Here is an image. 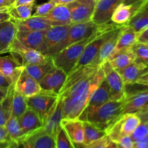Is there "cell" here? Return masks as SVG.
<instances>
[{"label": "cell", "instance_id": "6da1fadb", "mask_svg": "<svg viewBox=\"0 0 148 148\" xmlns=\"http://www.w3.org/2000/svg\"><path fill=\"white\" fill-rule=\"evenodd\" d=\"M105 79L101 65L94 72L59 93L63 103L64 119H79L94 91Z\"/></svg>", "mask_w": 148, "mask_h": 148}, {"label": "cell", "instance_id": "7a4b0ae2", "mask_svg": "<svg viewBox=\"0 0 148 148\" xmlns=\"http://www.w3.org/2000/svg\"><path fill=\"white\" fill-rule=\"evenodd\" d=\"M124 102L125 99L121 101L110 100L98 108L81 116L79 119L82 121H89L106 132L123 115Z\"/></svg>", "mask_w": 148, "mask_h": 148}, {"label": "cell", "instance_id": "3957f363", "mask_svg": "<svg viewBox=\"0 0 148 148\" xmlns=\"http://www.w3.org/2000/svg\"><path fill=\"white\" fill-rule=\"evenodd\" d=\"M101 34L102 33L95 34L88 38L69 45L62 51L53 56L52 62L55 67L62 69L68 75L77 64L87 45Z\"/></svg>", "mask_w": 148, "mask_h": 148}, {"label": "cell", "instance_id": "277c9868", "mask_svg": "<svg viewBox=\"0 0 148 148\" xmlns=\"http://www.w3.org/2000/svg\"><path fill=\"white\" fill-rule=\"evenodd\" d=\"M120 25L110 22L105 24L98 25L93 22L73 23L70 25L68 33V44L71 45L78 41L88 38L95 34L103 33L119 27Z\"/></svg>", "mask_w": 148, "mask_h": 148}, {"label": "cell", "instance_id": "5b68a950", "mask_svg": "<svg viewBox=\"0 0 148 148\" xmlns=\"http://www.w3.org/2000/svg\"><path fill=\"white\" fill-rule=\"evenodd\" d=\"M71 25L53 26L46 30L41 53L53 57L69 46L68 33Z\"/></svg>", "mask_w": 148, "mask_h": 148}, {"label": "cell", "instance_id": "8992f818", "mask_svg": "<svg viewBox=\"0 0 148 148\" xmlns=\"http://www.w3.org/2000/svg\"><path fill=\"white\" fill-rule=\"evenodd\" d=\"M141 123V119L137 113L123 114L114 124L106 130V133L110 140L116 143L124 136H131Z\"/></svg>", "mask_w": 148, "mask_h": 148}, {"label": "cell", "instance_id": "52a82bcc", "mask_svg": "<svg viewBox=\"0 0 148 148\" xmlns=\"http://www.w3.org/2000/svg\"><path fill=\"white\" fill-rule=\"evenodd\" d=\"M105 79H106L110 89V100L121 101L127 96L126 85L118 71L116 70L108 60L101 64Z\"/></svg>", "mask_w": 148, "mask_h": 148}, {"label": "cell", "instance_id": "ba28073f", "mask_svg": "<svg viewBox=\"0 0 148 148\" xmlns=\"http://www.w3.org/2000/svg\"><path fill=\"white\" fill-rule=\"evenodd\" d=\"M59 95L57 94L42 90L37 95L27 98V106L28 108L37 113L43 124L56 104Z\"/></svg>", "mask_w": 148, "mask_h": 148}, {"label": "cell", "instance_id": "9c48e42d", "mask_svg": "<svg viewBox=\"0 0 148 148\" xmlns=\"http://www.w3.org/2000/svg\"><path fill=\"white\" fill-rule=\"evenodd\" d=\"M10 53L17 59L20 58L23 66L44 64L51 59V56H46L36 49L24 46L17 38L13 42Z\"/></svg>", "mask_w": 148, "mask_h": 148}, {"label": "cell", "instance_id": "30bf717a", "mask_svg": "<svg viewBox=\"0 0 148 148\" xmlns=\"http://www.w3.org/2000/svg\"><path fill=\"white\" fill-rule=\"evenodd\" d=\"M115 30L116 29L110 30V31L105 32L100 36H97L92 41L90 42L85 47L83 53L81 55L79 61L75 66V67L73 68V69L80 67L82 66L90 64L92 63L99 64L98 63V54H99L100 49H101V46L103 44L104 42L106 41V40L108 39L114 33Z\"/></svg>", "mask_w": 148, "mask_h": 148}, {"label": "cell", "instance_id": "8fae6325", "mask_svg": "<svg viewBox=\"0 0 148 148\" xmlns=\"http://www.w3.org/2000/svg\"><path fill=\"white\" fill-rule=\"evenodd\" d=\"M95 4V0H75L66 4L70 10L72 24L90 21Z\"/></svg>", "mask_w": 148, "mask_h": 148}, {"label": "cell", "instance_id": "7c38bea8", "mask_svg": "<svg viewBox=\"0 0 148 148\" xmlns=\"http://www.w3.org/2000/svg\"><path fill=\"white\" fill-rule=\"evenodd\" d=\"M67 74L59 68L54 67L40 80L39 84L43 90L59 95L66 81Z\"/></svg>", "mask_w": 148, "mask_h": 148}, {"label": "cell", "instance_id": "4fadbf2b", "mask_svg": "<svg viewBox=\"0 0 148 148\" xmlns=\"http://www.w3.org/2000/svg\"><path fill=\"white\" fill-rule=\"evenodd\" d=\"M123 0H99L95 4L91 21L98 25L110 23L113 12Z\"/></svg>", "mask_w": 148, "mask_h": 148}, {"label": "cell", "instance_id": "5bb4252c", "mask_svg": "<svg viewBox=\"0 0 148 148\" xmlns=\"http://www.w3.org/2000/svg\"><path fill=\"white\" fill-rule=\"evenodd\" d=\"M61 127L64 130L75 148L84 145L83 121L79 119H63Z\"/></svg>", "mask_w": 148, "mask_h": 148}, {"label": "cell", "instance_id": "9a60e30c", "mask_svg": "<svg viewBox=\"0 0 148 148\" xmlns=\"http://www.w3.org/2000/svg\"><path fill=\"white\" fill-rule=\"evenodd\" d=\"M63 119V103L62 98L59 95L56 104L43 122V130L55 138L58 131L61 129V121Z\"/></svg>", "mask_w": 148, "mask_h": 148}, {"label": "cell", "instance_id": "2e32d148", "mask_svg": "<svg viewBox=\"0 0 148 148\" xmlns=\"http://www.w3.org/2000/svg\"><path fill=\"white\" fill-rule=\"evenodd\" d=\"M18 121L24 136L23 142L27 137L43 128L41 119L37 113L30 108H27L25 112L19 117Z\"/></svg>", "mask_w": 148, "mask_h": 148}, {"label": "cell", "instance_id": "e0dca14e", "mask_svg": "<svg viewBox=\"0 0 148 148\" xmlns=\"http://www.w3.org/2000/svg\"><path fill=\"white\" fill-rule=\"evenodd\" d=\"M15 88L26 98H29L41 92L42 89L37 80L32 77L23 67L15 82Z\"/></svg>", "mask_w": 148, "mask_h": 148}, {"label": "cell", "instance_id": "ac0fdd59", "mask_svg": "<svg viewBox=\"0 0 148 148\" xmlns=\"http://www.w3.org/2000/svg\"><path fill=\"white\" fill-rule=\"evenodd\" d=\"M17 33V27L12 20L0 23V55L10 52Z\"/></svg>", "mask_w": 148, "mask_h": 148}, {"label": "cell", "instance_id": "d6986e66", "mask_svg": "<svg viewBox=\"0 0 148 148\" xmlns=\"http://www.w3.org/2000/svg\"><path fill=\"white\" fill-rule=\"evenodd\" d=\"M23 148H54L55 138L42 128L27 137L22 144Z\"/></svg>", "mask_w": 148, "mask_h": 148}, {"label": "cell", "instance_id": "ffe728a7", "mask_svg": "<svg viewBox=\"0 0 148 148\" xmlns=\"http://www.w3.org/2000/svg\"><path fill=\"white\" fill-rule=\"evenodd\" d=\"M148 100V89L137 90L134 92H127L123 114L137 113L143 109Z\"/></svg>", "mask_w": 148, "mask_h": 148}, {"label": "cell", "instance_id": "44dd1931", "mask_svg": "<svg viewBox=\"0 0 148 148\" xmlns=\"http://www.w3.org/2000/svg\"><path fill=\"white\" fill-rule=\"evenodd\" d=\"M108 101H110V89L106 79H104L94 91L86 108L81 116L98 108Z\"/></svg>", "mask_w": 148, "mask_h": 148}, {"label": "cell", "instance_id": "7402d4cb", "mask_svg": "<svg viewBox=\"0 0 148 148\" xmlns=\"http://www.w3.org/2000/svg\"><path fill=\"white\" fill-rule=\"evenodd\" d=\"M23 67L21 62L13 55L11 56H0V72L13 82H16Z\"/></svg>", "mask_w": 148, "mask_h": 148}, {"label": "cell", "instance_id": "603a6c76", "mask_svg": "<svg viewBox=\"0 0 148 148\" xmlns=\"http://www.w3.org/2000/svg\"><path fill=\"white\" fill-rule=\"evenodd\" d=\"M43 17L49 22L52 27L72 24L70 10L66 4L56 5L49 14Z\"/></svg>", "mask_w": 148, "mask_h": 148}, {"label": "cell", "instance_id": "cb8c5ba5", "mask_svg": "<svg viewBox=\"0 0 148 148\" xmlns=\"http://www.w3.org/2000/svg\"><path fill=\"white\" fill-rule=\"evenodd\" d=\"M12 21L17 27V31H43L52 27L49 22L43 17L31 16L25 20Z\"/></svg>", "mask_w": 148, "mask_h": 148}, {"label": "cell", "instance_id": "d4e9b609", "mask_svg": "<svg viewBox=\"0 0 148 148\" xmlns=\"http://www.w3.org/2000/svg\"><path fill=\"white\" fill-rule=\"evenodd\" d=\"M46 30L43 31H17L16 38L24 46L41 52Z\"/></svg>", "mask_w": 148, "mask_h": 148}, {"label": "cell", "instance_id": "484cf974", "mask_svg": "<svg viewBox=\"0 0 148 148\" xmlns=\"http://www.w3.org/2000/svg\"><path fill=\"white\" fill-rule=\"evenodd\" d=\"M148 70V66L134 61V62L118 72L122 77L126 85L135 84L139 78Z\"/></svg>", "mask_w": 148, "mask_h": 148}, {"label": "cell", "instance_id": "4316f807", "mask_svg": "<svg viewBox=\"0 0 148 148\" xmlns=\"http://www.w3.org/2000/svg\"><path fill=\"white\" fill-rule=\"evenodd\" d=\"M137 36L138 34L131 27L125 25L120 33L116 46L111 56L121 51L126 50L132 47L137 42Z\"/></svg>", "mask_w": 148, "mask_h": 148}, {"label": "cell", "instance_id": "83f0119b", "mask_svg": "<svg viewBox=\"0 0 148 148\" xmlns=\"http://www.w3.org/2000/svg\"><path fill=\"white\" fill-rule=\"evenodd\" d=\"M108 61L116 70L119 71L127 67L134 62L135 61V55L132 49L130 48L113 55L108 59Z\"/></svg>", "mask_w": 148, "mask_h": 148}, {"label": "cell", "instance_id": "f1b7e54d", "mask_svg": "<svg viewBox=\"0 0 148 148\" xmlns=\"http://www.w3.org/2000/svg\"><path fill=\"white\" fill-rule=\"evenodd\" d=\"M124 25H121V27L116 29L114 30V33L108 39L106 40V41L104 42L103 44L101 46V49H100L99 54H98V63L101 65L104 62L108 60L110 56H111V55L112 54L113 51H114L116 46L120 33H121V30H122L123 27Z\"/></svg>", "mask_w": 148, "mask_h": 148}, {"label": "cell", "instance_id": "f546056e", "mask_svg": "<svg viewBox=\"0 0 148 148\" xmlns=\"http://www.w3.org/2000/svg\"><path fill=\"white\" fill-rule=\"evenodd\" d=\"M135 12L136 9L134 4L121 3L113 12L111 21L120 25H127Z\"/></svg>", "mask_w": 148, "mask_h": 148}, {"label": "cell", "instance_id": "4dcf8cb0", "mask_svg": "<svg viewBox=\"0 0 148 148\" xmlns=\"http://www.w3.org/2000/svg\"><path fill=\"white\" fill-rule=\"evenodd\" d=\"M127 25L131 27L137 34L148 27V4L138 9L134 12Z\"/></svg>", "mask_w": 148, "mask_h": 148}, {"label": "cell", "instance_id": "1f68e13d", "mask_svg": "<svg viewBox=\"0 0 148 148\" xmlns=\"http://www.w3.org/2000/svg\"><path fill=\"white\" fill-rule=\"evenodd\" d=\"M4 127L7 129L10 141L18 146L22 145L24 136L19 124L18 118L11 114Z\"/></svg>", "mask_w": 148, "mask_h": 148}, {"label": "cell", "instance_id": "d6a6232c", "mask_svg": "<svg viewBox=\"0 0 148 148\" xmlns=\"http://www.w3.org/2000/svg\"><path fill=\"white\" fill-rule=\"evenodd\" d=\"M28 106L27 98L16 89L14 85L11 100V114L19 118L25 112Z\"/></svg>", "mask_w": 148, "mask_h": 148}, {"label": "cell", "instance_id": "836d02e7", "mask_svg": "<svg viewBox=\"0 0 148 148\" xmlns=\"http://www.w3.org/2000/svg\"><path fill=\"white\" fill-rule=\"evenodd\" d=\"M52 57L48 62L40 64H31L24 66V69L32 77L34 78L38 82H40V79L47 75L50 71L54 68Z\"/></svg>", "mask_w": 148, "mask_h": 148}, {"label": "cell", "instance_id": "e575fe53", "mask_svg": "<svg viewBox=\"0 0 148 148\" xmlns=\"http://www.w3.org/2000/svg\"><path fill=\"white\" fill-rule=\"evenodd\" d=\"M84 143L85 145H89L106 135L104 130H101L92 123L88 121H83Z\"/></svg>", "mask_w": 148, "mask_h": 148}, {"label": "cell", "instance_id": "d590c367", "mask_svg": "<svg viewBox=\"0 0 148 148\" xmlns=\"http://www.w3.org/2000/svg\"><path fill=\"white\" fill-rule=\"evenodd\" d=\"M34 3L30 4L20 5L15 7H10L9 14L12 20H23L29 18L33 15V9Z\"/></svg>", "mask_w": 148, "mask_h": 148}, {"label": "cell", "instance_id": "8d00e7d4", "mask_svg": "<svg viewBox=\"0 0 148 148\" xmlns=\"http://www.w3.org/2000/svg\"><path fill=\"white\" fill-rule=\"evenodd\" d=\"M13 88H9L8 93L5 99L0 103V126H4L11 115V100Z\"/></svg>", "mask_w": 148, "mask_h": 148}, {"label": "cell", "instance_id": "74e56055", "mask_svg": "<svg viewBox=\"0 0 148 148\" xmlns=\"http://www.w3.org/2000/svg\"><path fill=\"white\" fill-rule=\"evenodd\" d=\"M132 49L135 55L136 62L148 66V43L137 42Z\"/></svg>", "mask_w": 148, "mask_h": 148}, {"label": "cell", "instance_id": "f35d334b", "mask_svg": "<svg viewBox=\"0 0 148 148\" xmlns=\"http://www.w3.org/2000/svg\"><path fill=\"white\" fill-rule=\"evenodd\" d=\"M56 148H75L68 136L61 127L55 137Z\"/></svg>", "mask_w": 148, "mask_h": 148}, {"label": "cell", "instance_id": "ab89813d", "mask_svg": "<svg viewBox=\"0 0 148 148\" xmlns=\"http://www.w3.org/2000/svg\"><path fill=\"white\" fill-rule=\"evenodd\" d=\"M82 148H118L116 144L111 141L107 135L89 145H87L82 147Z\"/></svg>", "mask_w": 148, "mask_h": 148}, {"label": "cell", "instance_id": "60d3db41", "mask_svg": "<svg viewBox=\"0 0 148 148\" xmlns=\"http://www.w3.org/2000/svg\"><path fill=\"white\" fill-rule=\"evenodd\" d=\"M55 6H56V4H54V2L52 0H49L47 2L37 5L36 7V11H35V12L33 13L32 16H34V17H44L53 10Z\"/></svg>", "mask_w": 148, "mask_h": 148}, {"label": "cell", "instance_id": "b9f144b4", "mask_svg": "<svg viewBox=\"0 0 148 148\" xmlns=\"http://www.w3.org/2000/svg\"><path fill=\"white\" fill-rule=\"evenodd\" d=\"M148 134V130L146 127L145 124L144 123H141L138 127H137L134 132L131 134V137L134 143L139 141V140H142L143 137H145L146 135Z\"/></svg>", "mask_w": 148, "mask_h": 148}, {"label": "cell", "instance_id": "7bdbcfd3", "mask_svg": "<svg viewBox=\"0 0 148 148\" xmlns=\"http://www.w3.org/2000/svg\"><path fill=\"white\" fill-rule=\"evenodd\" d=\"M118 148H134V143L131 136H124L116 143Z\"/></svg>", "mask_w": 148, "mask_h": 148}, {"label": "cell", "instance_id": "ee69618b", "mask_svg": "<svg viewBox=\"0 0 148 148\" xmlns=\"http://www.w3.org/2000/svg\"><path fill=\"white\" fill-rule=\"evenodd\" d=\"M9 142L11 141L9 138L7 129L4 126H0V145L9 143Z\"/></svg>", "mask_w": 148, "mask_h": 148}, {"label": "cell", "instance_id": "f6af8a7d", "mask_svg": "<svg viewBox=\"0 0 148 148\" xmlns=\"http://www.w3.org/2000/svg\"><path fill=\"white\" fill-rule=\"evenodd\" d=\"M13 83L14 82H13L11 79H9L0 72V88H9Z\"/></svg>", "mask_w": 148, "mask_h": 148}, {"label": "cell", "instance_id": "bcb514c9", "mask_svg": "<svg viewBox=\"0 0 148 148\" xmlns=\"http://www.w3.org/2000/svg\"><path fill=\"white\" fill-rule=\"evenodd\" d=\"M137 42L148 43V27L139 33L137 36Z\"/></svg>", "mask_w": 148, "mask_h": 148}, {"label": "cell", "instance_id": "7dc6e473", "mask_svg": "<svg viewBox=\"0 0 148 148\" xmlns=\"http://www.w3.org/2000/svg\"><path fill=\"white\" fill-rule=\"evenodd\" d=\"M135 84L148 87V70L139 78Z\"/></svg>", "mask_w": 148, "mask_h": 148}, {"label": "cell", "instance_id": "c3c4849f", "mask_svg": "<svg viewBox=\"0 0 148 148\" xmlns=\"http://www.w3.org/2000/svg\"><path fill=\"white\" fill-rule=\"evenodd\" d=\"M35 0H15L11 7H15L20 5H25V4H30L34 3Z\"/></svg>", "mask_w": 148, "mask_h": 148}, {"label": "cell", "instance_id": "681fc988", "mask_svg": "<svg viewBox=\"0 0 148 148\" xmlns=\"http://www.w3.org/2000/svg\"><path fill=\"white\" fill-rule=\"evenodd\" d=\"M10 20H11V17L8 12H0V23L9 21Z\"/></svg>", "mask_w": 148, "mask_h": 148}, {"label": "cell", "instance_id": "f907efd6", "mask_svg": "<svg viewBox=\"0 0 148 148\" xmlns=\"http://www.w3.org/2000/svg\"><path fill=\"white\" fill-rule=\"evenodd\" d=\"M132 4H134V6L136 8V11H137L138 9L141 8V7L148 4V0H138V1H136L135 3H134Z\"/></svg>", "mask_w": 148, "mask_h": 148}, {"label": "cell", "instance_id": "816d5d0a", "mask_svg": "<svg viewBox=\"0 0 148 148\" xmlns=\"http://www.w3.org/2000/svg\"><path fill=\"white\" fill-rule=\"evenodd\" d=\"M9 88H0V103L2 102L5 98L7 97L8 93Z\"/></svg>", "mask_w": 148, "mask_h": 148}, {"label": "cell", "instance_id": "f5cc1de1", "mask_svg": "<svg viewBox=\"0 0 148 148\" xmlns=\"http://www.w3.org/2000/svg\"><path fill=\"white\" fill-rule=\"evenodd\" d=\"M12 3L10 0H0V7H11Z\"/></svg>", "mask_w": 148, "mask_h": 148}, {"label": "cell", "instance_id": "db71d44e", "mask_svg": "<svg viewBox=\"0 0 148 148\" xmlns=\"http://www.w3.org/2000/svg\"><path fill=\"white\" fill-rule=\"evenodd\" d=\"M56 5L58 4H68L75 0H52Z\"/></svg>", "mask_w": 148, "mask_h": 148}, {"label": "cell", "instance_id": "11a10c76", "mask_svg": "<svg viewBox=\"0 0 148 148\" xmlns=\"http://www.w3.org/2000/svg\"><path fill=\"white\" fill-rule=\"evenodd\" d=\"M134 148H148V145L144 144V143H134Z\"/></svg>", "mask_w": 148, "mask_h": 148}, {"label": "cell", "instance_id": "9f6ffc18", "mask_svg": "<svg viewBox=\"0 0 148 148\" xmlns=\"http://www.w3.org/2000/svg\"><path fill=\"white\" fill-rule=\"evenodd\" d=\"M136 143H144V144H147L148 145V134L146 135L145 137H143L142 140H139V141L136 142Z\"/></svg>", "mask_w": 148, "mask_h": 148}, {"label": "cell", "instance_id": "6f0895ef", "mask_svg": "<svg viewBox=\"0 0 148 148\" xmlns=\"http://www.w3.org/2000/svg\"><path fill=\"white\" fill-rule=\"evenodd\" d=\"M137 1L138 0H123L122 3H124L125 4H132Z\"/></svg>", "mask_w": 148, "mask_h": 148}, {"label": "cell", "instance_id": "680465c9", "mask_svg": "<svg viewBox=\"0 0 148 148\" xmlns=\"http://www.w3.org/2000/svg\"><path fill=\"white\" fill-rule=\"evenodd\" d=\"M147 109H148V100L147 102H146V103L145 104V106H143V109H142L141 111H143V110H147Z\"/></svg>", "mask_w": 148, "mask_h": 148}, {"label": "cell", "instance_id": "91938a15", "mask_svg": "<svg viewBox=\"0 0 148 148\" xmlns=\"http://www.w3.org/2000/svg\"><path fill=\"white\" fill-rule=\"evenodd\" d=\"M144 124H145L146 127H147V130H148V121H147V122H145V123H144Z\"/></svg>", "mask_w": 148, "mask_h": 148}, {"label": "cell", "instance_id": "94428289", "mask_svg": "<svg viewBox=\"0 0 148 148\" xmlns=\"http://www.w3.org/2000/svg\"><path fill=\"white\" fill-rule=\"evenodd\" d=\"M14 1H15V0H10V2L12 3V4L13 3H14Z\"/></svg>", "mask_w": 148, "mask_h": 148}, {"label": "cell", "instance_id": "6125c7cd", "mask_svg": "<svg viewBox=\"0 0 148 148\" xmlns=\"http://www.w3.org/2000/svg\"><path fill=\"white\" fill-rule=\"evenodd\" d=\"M95 1H96V2H97V1H99V0H95Z\"/></svg>", "mask_w": 148, "mask_h": 148}, {"label": "cell", "instance_id": "be15d7a7", "mask_svg": "<svg viewBox=\"0 0 148 148\" xmlns=\"http://www.w3.org/2000/svg\"><path fill=\"white\" fill-rule=\"evenodd\" d=\"M54 148H56V147H54Z\"/></svg>", "mask_w": 148, "mask_h": 148}, {"label": "cell", "instance_id": "e7e4bbea", "mask_svg": "<svg viewBox=\"0 0 148 148\" xmlns=\"http://www.w3.org/2000/svg\"><path fill=\"white\" fill-rule=\"evenodd\" d=\"M19 147H18V148H19Z\"/></svg>", "mask_w": 148, "mask_h": 148}, {"label": "cell", "instance_id": "03108f58", "mask_svg": "<svg viewBox=\"0 0 148 148\" xmlns=\"http://www.w3.org/2000/svg\"><path fill=\"white\" fill-rule=\"evenodd\" d=\"M147 110H148V109H147Z\"/></svg>", "mask_w": 148, "mask_h": 148}]
</instances>
